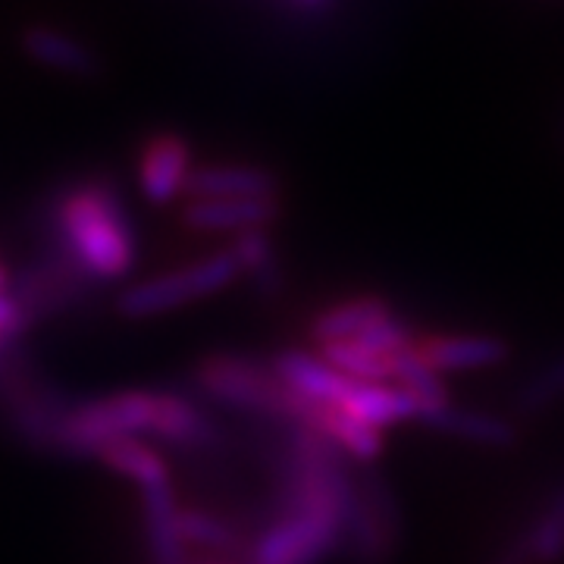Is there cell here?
<instances>
[{
  "mask_svg": "<svg viewBox=\"0 0 564 564\" xmlns=\"http://www.w3.org/2000/svg\"><path fill=\"white\" fill-rule=\"evenodd\" d=\"M44 245L73 258L95 282L126 276L139 248L117 182L91 176L57 188L47 204Z\"/></svg>",
  "mask_w": 564,
  "mask_h": 564,
  "instance_id": "6da1fadb",
  "label": "cell"
},
{
  "mask_svg": "<svg viewBox=\"0 0 564 564\" xmlns=\"http://www.w3.org/2000/svg\"><path fill=\"white\" fill-rule=\"evenodd\" d=\"M195 389L223 408L270 417L276 423H304L311 411V402L282 383L270 364H258L239 355L204 358L195 370Z\"/></svg>",
  "mask_w": 564,
  "mask_h": 564,
  "instance_id": "7a4b0ae2",
  "label": "cell"
},
{
  "mask_svg": "<svg viewBox=\"0 0 564 564\" xmlns=\"http://www.w3.org/2000/svg\"><path fill=\"white\" fill-rule=\"evenodd\" d=\"M343 549L358 564H386L402 540V511L392 486L373 464H355L339 499Z\"/></svg>",
  "mask_w": 564,
  "mask_h": 564,
  "instance_id": "3957f363",
  "label": "cell"
},
{
  "mask_svg": "<svg viewBox=\"0 0 564 564\" xmlns=\"http://www.w3.org/2000/svg\"><path fill=\"white\" fill-rule=\"evenodd\" d=\"M161 411V392L126 389L79 402L69 414L57 458H98L104 445L120 436H151Z\"/></svg>",
  "mask_w": 564,
  "mask_h": 564,
  "instance_id": "277c9868",
  "label": "cell"
},
{
  "mask_svg": "<svg viewBox=\"0 0 564 564\" xmlns=\"http://www.w3.org/2000/svg\"><path fill=\"white\" fill-rule=\"evenodd\" d=\"M236 280H242V263H239L232 248H220L210 258H202L192 267L170 270V273L122 289L120 299H117V311L129 321L158 317V314H166V311L182 307V304L210 299L223 289H229Z\"/></svg>",
  "mask_w": 564,
  "mask_h": 564,
  "instance_id": "5b68a950",
  "label": "cell"
},
{
  "mask_svg": "<svg viewBox=\"0 0 564 564\" xmlns=\"http://www.w3.org/2000/svg\"><path fill=\"white\" fill-rule=\"evenodd\" d=\"M192 151L188 141L173 132H161L141 144L139 185L148 202L166 204L176 195H185V182L192 176Z\"/></svg>",
  "mask_w": 564,
  "mask_h": 564,
  "instance_id": "8992f818",
  "label": "cell"
},
{
  "mask_svg": "<svg viewBox=\"0 0 564 564\" xmlns=\"http://www.w3.org/2000/svg\"><path fill=\"white\" fill-rule=\"evenodd\" d=\"M421 423L448 433L455 440L480 448H492V452H505L518 445V426L502 414H489V411H477V408H464V404L443 402V404H423Z\"/></svg>",
  "mask_w": 564,
  "mask_h": 564,
  "instance_id": "52a82bcc",
  "label": "cell"
},
{
  "mask_svg": "<svg viewBox=\"0 0 564 564\" xmlns=\"http://www.w3.org/2000/svg\"><path fill=\"white\" fill-rule=\"evenodd\" d=\"M280 220L276 198H207L188 202L182 210V223L195 232H254L270 229Z\"/></svg>",
  "mask_w": 564,
  "mask_h": 564,
  "instance_id": "ba28073f",
  "label": "cell"
},
{
  "mask_svg": "<svg viewBox=\"0 0 564 564\" xmlns=\"http://www.w3.org/2000/svg\"><path fill=\"white\" fill-rule=\"evenodd\" d=\"M185 195L192 202L207 198H276L280 180L276 173L254 163H214L195 166L185 182Z\"/></svg>",
  "mask_w": 564,
  "mask_h": 564,
  "instance_id": "9c48e42d",
  "label": "cell"
},
{
  "mask_svg": "<svg viewBox=\"0 0 564 564\" xmlns=\"http://www.w3.org/2000/svg\"><path fill=\"white\" fill-rule=\"evenodd\" d=\"M270 367L295 395L317 404H339L355 386V380L339 373L323 355H311L302 348H285L270 361Z\"/></svg>",
  "mask_w": 564,
  "mask_h": 564,
  "instance_id": "30bf717a",
  "label": "cell"
},
{
  "mask_svg": "<svg viewBox=\"0 0 564 564\" xmlns=\"http://www.w3.org/2000/svg\"><path fill=\"white\" fill-rule=\"evenodd\" d=\"M22 51L41 66L61 76H73V79H88L101 69L98 54L79 35L47 25V22H35L22 32Z\"/></svg>",
  "mask_w": 564,
  "mask_h": 564,
  "instance_id": "8fae6325",
  "label": "cell"
},
{
  "mask_svg": "<svg viewBox=\"0 0 564 564\" xmlns=\"http://www.w3.org/2000/svg\"><path fill=\"white\" fill-rule=\"evenodd\" d=\"M421 351L440 373H474L508 361L511 348L502 336L492 333H458V336H433L421 339Z\"/></svg>",
  "mask_w": 564,
  "mask_h": 564,
  "instance_id": "7c38bea8",
  "label": "cell"
},
{
  "mask_svg": "<svg viewBox=\"0 0 564 564\" xmlns=\"http://www.w3.org/2000/svg\"><path fill=\"white\" fill-rule=\"evenodd\" d=\"M139 492L151 564H185V545L188 543L182 536V508L176 502L173 484L144 486Z\"/></svg>",
  "mask_w": 564,
  "mask_h": 564,
  "instance_id": "4fadbf2b",
  "label": "cell"
},
{
  "mask_svg": "<svg viewBox=\"0 0 564 564\" xmlns=\"http://www.w3.org/2000/svg\"><path fill=\"white\" fill-rule=\"evenodd\" d=\"M151 436L166 445L185 448V452L214 448L220 440L217 423L204 414L202 404H195V399H188L182 392H161V411H158V423H154Z\"/></svg>",
  "mask_w": 564,
  "mask_h": 564,
  "instance_id": "5bb4252c",
  "label": "cell"
},
{
  "mask_svg": "<svg viewBox=\"0 0 564 564\" xmlns=\"http://www.w3.org/2000/svg\"><path fill=\"white\" fill-rule=\"evenodd\" d=\"M339 404L351 417L370 423L377 430L421 417V399H414L399 383H355Z\"/></svg>",
  "mask_w": 564,
  "mask_h": 564,
  "instance_id": "9a60e30c",
  "label": "cell"
},
{
  "mask_svg": "<svg viewBox=\"0 0 564 564\" xmlns=\"http://www.w3.org/2000/svg\"><path fill=\"white\" fill-rule=\"evenodd\" d=\"M392 304L377 295H361V299H348V302L333 304L321 311L311 323V339L317 345L345 343V339H361L367 329H373L377 323L392 317Z\"/></svg>",
  "mask_w": 564,
  "mask_h": 564,
  "instance_id": "2e32d148",
  "label": "cell"
},
{
  "mask_svg": "<svg viewBox=\"0 0 564 564\" xmlns=\"http://www.w3.org/2000/svg\"><path fill=\"white\" fill-rule=\"evenodd\" d=\"M98 462L104 467H110L113 474H120L126 480L144 489V486H158L170 484V467H166V458L154 445L141 443L135 436H120L113 443H107L98 452Z\"/></svg>",
  "mask_w": 564,
  "mask_h": 564,
  "instance_id": "e0dca14e",
  "label": "cell"
},
{
  "mask_svg": "<svg viewBox=\"0 0 564 564\" xmlns=\"http://www.w3.org/2000/svg\"><path fill=\"white\" fill-rule=\"evenodd\" d=\"M236 251V258L242 263V276L251 280L258 295H276L282 289V263L276 254V245L270 239L267 229L242 232L236 236V242L229 245Z\"/></svg>",
  "mask_w": 564,
  "mask_h": 564,
  "instance_id": "ac0fdd59",
  "label": "cell"
},
{
  "mask_svg": "<svg viewBox=\"0 0 564 564\" xmlns=\"http://www.w3.org/2000/svg\"><path fill=\"white\" fill-rule=\"evenodd\" d=\"M514 414L518 417H540L552 408L564 404V351L549 358L543 367H536L530 377H524L514 389Z\"/></svg>",
  "mask_w": 564,
  "mask_h": 564,
  "instance_id": "d6986e66",
  "label": "cell"
},
{
  "mask_svg": "<svg viewBox=\"0 0 564 564\" xmlns=\"http://www.w3.org/2000/svg\"><path fill=\"white\" fill-rule=\"evenodd\" d=\"M321 355L355 383H392V358L361 339L321 345Z\"/></svg>",
  "mask_w": 564,
  "mask_h": 564,
  "instance_id": "ffe728a7",
  "label": "cell"
},
{
  "mask_svg": "<svg viewBox=\"0 0 564 564\" xmlns=\"http://www.w3.org/2000/svg\"><path fill=\"white\" fill-rule=\"evenodd\" d=\"M524 543L536 564H564V484L552 489L533 524L527 527Z\"/></svg>",
  "mask_w": 564,
  "mask_h": 564,
  "instance_id": "44dd1931",
  "label": "cell"
},
{
  "mask_svg": "<svg viewBox=\"0 0 564 564\" xmlns=\"http://www.w3.org/2000/svg\"><path fill=\"white\" fill-rule=\"evenodd\" d=\"M392 383H399L414 399H421V408L423 404L452 402L448 389H445V377L423 358L421 345H411L392 358Z\"/></svg>",
  "mask_w": 564,
  "mask_h": 564,
  "instance_id": "7402d4cb",
  "label": "cell"
},
{
  "mask_svg": "<svg viewBox=\"0 0 564 564\" xmlns=\"http://www.w3.org/2000/svg\"><path fill=\"white\" fill-rule=\"evenodd\" d=\"M182 536L188 545H202L214 552H239L242 545L236 527L202 508H182Z\"/></svg>",
  "mask_w": 564,
  "mask_h": 564,
  "instance_id": "603a6c76",
  "label": "cell"
},
{
  "mask_svg": "<svg viewBox=\"0 0 564 564\" xmlns=\"http://www.w3.org/2000/svg\"><path fill=\"white\" fill-rule=\"evenodd\" d=\"M361 343L370 345V348H377V351H383V355H389V358H395L399 351L421 343V336L414 333V326H411V323L392 314V317H386V321L377 323L373 329H367V333L361 336Z\"/></svg>",
  "mask_w": 564,
  "mask_h": 564,
  "instance_id": "cb8c5ba5",
  "label": "cell"
},
{
  "mask_svg": "<svg viewBox=\"0 0 564 564\" xmlns=\"http://www.w3.org/2000/svg\"><path fill=\"white\" fill-rule=\"evenodd\" d=\"M35 326L22 314V307L10 292H0V336L10 343H22Z\"/></svg>",
  "mask_w": 564,
  "mask_h": 564,
  "instance_id": "d4e9b609",
  "label": "cell"
},
{
  "mask_svg": "<svg viewBox=\"0 0 564 564\" xmlns=\"http://www.w3.org/2000/svg\"><path fill=\"white\" fill-rule=\"evenodd\" d=\"M489 564H536V562H533V555H530V549H527L524 533H518L511 543H505L502 549H499V555H496Z\"/></svg>",
  "mask_w": 564,
  "mask_h": 564,
  "instance_id": "484cf974",
  "label": "cell"
},
{
  "mask_svg": "<svg viewBox=\"0 0 564 564\" xmlns=\"http://www.w3.org/2000/svg\"><path fill=\"white\" fill-rule=\"evenodd\" d=\"M289 3H292L295 10H307V13H317V10H323V7H326L329 0H289Z\"/></svg>",
  "mask_w": 564,
  "mask_h": 564,
  "instance_id": "4316f807",
  "label": "cell"
},
{
  "mask_svg": "<svg viewBox=\"0 0 564 564\" xmlns=\"http://www.w3.org/2000/svg\"><path fill=\"white\" fill-rule=\"evenodd\" d=\"M7 285H10V276H7V270H3V263H0V292H7Z\"/></svg>",
  "mask_w": 564,
  "mask_h": 564,
  "instance_id": "83f0119b",
  "label": "cell"
},
{
  "mask_svg": "<svg viewBox=\"0 0 564 564\" xmlns=\"http://www.w3.org/2000/svg\"><path fill=\"white\" fill-rule=\"evenodd\" d=\"M3 345H10V339H3V336H0V348H3Z\"/></svg>",
  "mask_w": 564,
  "mask_h": 564,
  "instance_id": "f1b7e54d",
  "label": "cell"
}]
</instances>
